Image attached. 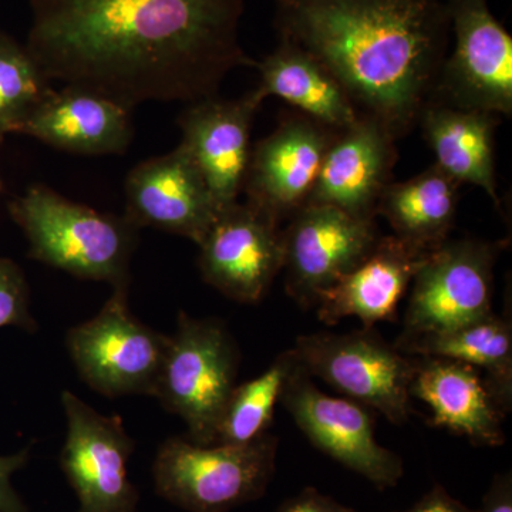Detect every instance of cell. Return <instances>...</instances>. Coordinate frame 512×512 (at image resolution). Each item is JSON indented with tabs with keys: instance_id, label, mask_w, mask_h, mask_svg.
I'll use <instances>...</instances> for the list:
<instances>
[{
	"instance_id": "cell-1",
	"label": "cell",
	"mask_w": 512,
	"mask_h": 512,
	"mask_svg": "<svg viewBox=\"0 0 512 512\" xmlns=\"http://www.w3.org/2000/svg\"><path fill=\"white\" fill-rule=\"evenodd\" d=\"M244 0H30L26 47L47 80L133 110L217 96L238 67Z\"/></svg>"
},
{
	"instance_id": "cell-2",
	"label": "cell",
	"mask_w": 512,
	"mask_h": 512,
	"mask_svg": "<svg viewBox=\"0 0 512 512\" xmlns=\"http://www.w3.org/2000/svg\"><path fill=\"white\" fill-rule=\"evenodd\" d=\"M275 29L318 57L360 116L396 140L433 99L450 43L443 0H276Z\"/></svg>"
},
{
	"instance_id": "cell-3",
	"label": "cell",
	"mask_w": 512,
	"mask_h": 512,
	"mask_svg": "<svg viewBox=\"0 0 512 512\" xmlns=\"http://www.w3.org/2000/svg\"><path fill=\"white\" fill-rule=\"evenodd\" d=\"M9 212L28 239L29 258L86 281L130 285L138 229L126 217L101 214L40 184L10 201Z\"/></svg>"
},
{
	"instance_id": "cell-4",
	"label": "cell",
	"mask_w": 512,
	"mask_h": 512,
	"mask_svg": "<svg viewBox=\"0 0 512 512\" xmlns=\"http://www.w3.org/2000/svg\"><path fill=\"white\" fill-rule=\"evenodd\" d=\"M279 439L202 446L170 437L153 463L157 494L188 512H227L264 497L276 470Z\"/></svg>"
},
{
	"instance_id": "cell-5",
	"label": "cell",
	"mask_w": 512,
	"mask_h": 512,
	"mask_svg": "<svg viewBox=\"0 0 512 512\" xmlns=\"http://www.w3.org/2000/svg\"><path fill=\"white\" fill-rule=\"evenodd\" d=\"M241 353L227 326L218 319L178 313L154 399L187 426L195 444H215L218 423L237 386Z\"/></svg>"
},
{
	"instance_id": "cell-6",
	"label": "cell",
	"mask_w": 512,
	"mask_h": 512,
	"mask_svg": "<svg viewBox=\"0 0 512 512\" xmlns=\"http://www.w3.org/2000/svg\"><path fill=\"white\" fill-rule=\"evenodd\" d=\"M293 352L309 376L390 423L400 426L412 416L410 384L419 359L400 352L373 328L298 336Z\"/></svg>"
},
{
	"instance_id": "cell-7",
	"label": "cell",
	"mask_w": 512,
	"mask_h": 512,
	"mask_svg": "<svg viewBox=\"0 0 512 512\" xmlns=\"http://www.w3.org/2000/svg\"><path fill=\"white\" fill-rule=\"evenodd\" d=\"M66 346L94 392L111 399L154 397L168 335L137 319L128 306V286H117L94 318L69 329Z\"/></svg>"
},
{
	"instance_id": "cell-8",
	"label": "cell",
	"mask_w": 512,
	"mask_h": 512,
	"mask_svg": "<svg viewBox=\"0 0 512 512\" xmlns=\"http://www.w3.org/2000/svg\"><path fill=\"white\" fill-rule=\"evenodd\" d=\"M507 242L447 239L429 252L410 285L397 339L447 332L493 315L494 266Z\"/></svg>"
},
{
	"instance_id": "cell-9",
	"label": "cell",
	"mask_w": 512,
	"mask_h": 512,
	"mask_svg": "<svg viewBox=\"0 0 512 512\" xmlns=\"http://www.w3.org/2000/svg\"><path fill=\"white\" fill-rule=\"evenodd\" d=\"M454 47L430 103L511 117L512 37L488 0H447Z\"/></svg>"
},
{
	"instance_id": "cell-10",
	"label": "cell",
	"mask_w": 512,
	"mask_h": 512,
	"mask_svg": "<svg viewBox=\"0 0 512 512\" xmlns=\"http://www.w3.org/2000/svg\"><path fill=\"white\" fill-rule=\"evenodd\" d=\"M66 441L60 467L79 501L77 512H136L140 494L128 466L136 441L120 416H104L64 390Z\"/></svg>"
},
{
	"instance_id": "cell-11",
	"label": "cell",
	"mask_w": 512,
	"mask_h": 512,
	"mask_svg": "<svg viewBox=\"0 0 512 512\" xmlns=\"http://www.w3.org/2000/svg\"><path fill=\"white\" fill-rule=\"evenodd\" d=\"M281 403L313 447L379 490L396 487L402 480V457L376 440L375 417L369 409L323 393L301 363L286 383Z\"/></svg>"
},
{
	"instance_id": "cell-12",
	"label": "cell",
	"mask_w": 512,
	"mask_h": 512,
	"mask_svg": "<svg viewBox=\"0 0 512 512\" xmlns=\"http://www.w3.org/2000/svg\"><path fill=\"white\" fill-rule=\"evenodd\" d=\"M376 220L306 205L282 229L286 293L303 309L365 259L379 239Z\"/></svg>"
},
{
	"instance_id": "cell-13",
	"label": "cell",
	"mask_w": 512,
	"mask_h": 512,
	"mask_svg": "<svg viewBox=\"0 0 512 512\" xmlns=\"http://www.w3.org/2000/svg\"><path fill=\"white\" fill-rule=\"evenodd\" d=\"M339 130L298 114L282 121L251 150L242 192L276 225L308 204L326 151Z\"/></svg>"
},
{
	"instance_id": "cell-14",
	"label": "cell",
	"mask_w": 512,
	"mask_h": 512,
	"mask_svg": "<svg viewBox=\"0 0 512 512\" xmlns=\"http://www.w3.org/2000/svg\"><path fill=\"white\" fill-rule=\"evenodd\" d=\"M198 247L202 279L239 303L262 301L284 266L281 227L247 202L222 208Z\"/></svg>"
},
{
	"instance_id": "cell-15",
	"label": "cell",
	"mask_w": 512,
	"mask_h": 512,
	"mask_svg": "<svg viewBox=\"0 0 512 512\" xmlns=\"http://www.w3.org/2000/svg\"><path fill=\"white\" fill-rule=\"evenodd\" d=\"M222 208L183 147L136 165L126 181V215L134 227L154 228L200 244Z\"/></svg>"
},
{
	"instance_id": "cell-16",
	"label": "cell",
	"mask_w": 512,
	"mask_h": 512,
	"mask_svg": "<svg viewBox=\"0 0 512 512\" xmlns=\"http://www.w3.org/2000/svg\"><path fill=\"white\" fill-rule=\"evenodd\" d=\"M262 101L256 90L239 99H220L217 94L188 104L178 119L183 133L180 146L190 154L221 208L237 202L244 188L252 123Z\"/></svg>"
},
{
	"instance_id": "cell-17",
	"label": "cell",
	"mask_w": 512,
	"mask_h": 512,
	"mask_svg": "<svg viewBox=\"0 0 512 512\" xmlns=\"http://www.w3.org/2000/svg\"><path fill=\"white\" fill-rule=\"evenodd\" d=\"M396 138L369 116L339 130L320 167L306 205H329L363 220H376L377 204L392 183Z\"/></svg>"
},
{
	"instance_id": "cell-18",
	"label": "cell",
	"mask_w": 512,
	"mask_h": 512,
	"mask_svg": "<svg viewBox=\"0 0 512 512\" xmlns=\"http://www.w3.org/2000/svg\"><path fill=\"white\" fill-rule=\"evenodd\" d=\"M427 255L396 235H380L370 254L319 296L320 322L333 326L355 316L363 328L372 329L393 320Z\"/></svg>"
},
{
	"instance_id": "cell-19",
	"label": "cell",
	"mask_w": 512,
	"mask_h": 512,
	"mask_svg": "<svg viewBox=\"0 0 512 512\" xmlns=\"http://www.w3.org/2000/svg\"><path fill=\"white\" fill-rule=\"evenodd\" d=\"M417 359L410 397L430 407V426L467 437L474 446H503L507 414L495 400L483 372L457 360L430 356Z\"/></svg>"
},
{
	"instance_id": "cell-20",
	"label": "cell",
	"mask_w": 512,
	"mask_h": 512,
	"mask_svg": "<svg viewBox=\"0 0 512 512\" xmlns=\"http://www.w3.org/2000/svg\"><path fill=\"white\" fill-rule=\"evenodd\" d=\"M131 110L82 87L52 90L18 134L67 153L104 156L126 153L133 140Z\"/></svg>"
},
{
	"instance_id": "cell-21",
	"label": "cell",
	"mask_w": 512,
	"mask_h": 512,
	"mask_svg": "<svg viewBox=\"0 0 512 512\" xmlns=\"http://www.w3.org/2000/svg\"><path fill=\"white\" fill-rule=\"evenodd\" d=\"M498 114L429 103L421 111L419 126L436 157L437 167L458 184H471L487 192L500 208L495 175V128Z\"/></svg>"
},
{
	"instance_id": "cell-22",
	"label": "cell",
	"mask_w": 512,
	"mask_h": 512,
	"mask_svg": "<svg viewBox=\"0 0 512 512\" xmlns=\"http://www.w3.org/2000/svg\"><path fill=\"white\" fill-rule=\"evenodd\" d=\"M262 99L279 97L303 116L333 130L352 126L360 114L339 80L318 57L291 40L279 39L274 52L256 62Z\"/></svg>"
},
{
	"instance_id": "cell-23",
	"label": "cell",
	"mask_w": 512,
	"mask_h": 512,
	"mask_svg": "<svg viewBox=\"0 0 512 512\" xmlns=\"http://www.w3.org/2000/svg\"><path fill=\"white\" fill-rule=\"evenodd\" d=\"M409 356L441 357L477 367L507 414L512 407L511 316L493 315L447 332L427 333L393 343Z\"/></svg>"
},
{
	"instance_id": "cell-24",
	"label": "cell",
	"mask_w": 512,
	"mask_h": 512,
	"mask_svg": "<svg viewBox=\"0 0 512 512\" xmlns=\"http://www.w3.org/2000/svg\"><path fill=\"white\" fill-rule=\"evenodd\" d=\"M460 184L436 164L423 173L390 183L377 204L393 229V235L424 251H433L447 241L457 217Z\"/></svg>"
},
{
	"instance_id": "cell-25",
	"label": "cell",
	"mask_w": 512,
	"mask_h": 512,
	"mask_svg": "<svg viewBox=\"0 0 512 512\" xmlns=\"http://www.w3.org/2000/svg\"><path fill=\"white\" fill-rule=\"evenodd\" d=\"M298 366L293 349L286 350L262 375L237 384L221 414L215 444H247L268 434L276 404L281 403L286 383Z\"/></svg>"
},
{
	"instance_id": "cell-26",
	"label": "cell",
	"mask_w": 512,
	"mask_h": 512,
	"mask_svg": "<svg viewBox=\"0 0 512 512\" xmlns=\"http://www.w3.org/2000/svg\"><path fill=\"white\" fill-rule=\"evenodd\" d=\"M52 92L28 47L0 32V144L18 134L33 110Z\"/></svg>"
},
{
	"instance_id": "cell-27",
	"label": "cell",
	"mask_w": 512,
	"mask_h": 512,
	"mask_svg": "<svg viewBox=\"0 0 512 512\" xmlns=\"http://www.w3.org/2000/svg\"><path fill=\"white\" fill-rule=\"evenodd\" d=\"M20 328L36 332L30 312V292L25 274L15 262L0 256V329Z\"/></svg>"
},
{
	"instance_id": "cell-28",
	"label": "cell",
	"mask_w": 512,
	"mask_h": 512,
	"mask_svg": "<svg viewBox=\"0 0 512 512\" xmlns=\"http://www.w3.org/2000/svg\"><path fill=\"white\" fill-rule=\"evenodd\" d=\"M30 446L18 453L0 456V512H28L18 491L12 484V478L29 463Z\"/></svg>"
},
{
	"instance_id": "cell-29",
	"label": "cell",
	"mask_w": 512,
	"mask_h": 512,
	"mask_svg": "<svg viewBox=\"0 0 512 512\" xmlns=\"http://www.w3.org/2000/svg\"><path fill=\"white\" fill-rule=\"evenodd\" d=\"M276 512H357L340 504L329 495L320 493L313 487L303 488L301 493L288 498Z\"/></svg>"
},
{
	"instance_id": "cell-30",
	"label": "cell",
	"mask_w": 512,
	"mask_h": 512,
	"mask_svg": "<svg viewBox=\"0 0 512 512\" xmlns=\"http://www.w3.org/2000/svg\"><path fill=\"white\" fill-rule=\"evenodd\" d=\"M397 512H478V510L467 507L448 493L443 485L436 484L412 507Z\"/></svg>"
},
{
	"instance_id": "cell-31",
	"label": "cell",
	"mask_w": 512,
	"mask_h": 512,
	"mask_svg": "<svg viewBox=\"0 0 512 512\" xmlns=\"http://www.w3.org/2000/svg\"><path fill=\"white\" fill-rule=\"evenodd\" d=\"M478 512H512V476L510 471L494 477Z\"/></svg>"
},
{
	"instance_id": "cell-32",
	"label": "cell",
	"mask_w": 512,
	"mask_h": 512,
	"mask_svg": "<svg viewBox=\"0 0 512 512\" xmlns=\"http://www.w3.org/2000/svg\"><path fill=\"white\" fill-rule=\"evenodd\" d=\"M0 190H2V183H0Z\"/></svg>"
}]
</instances>
